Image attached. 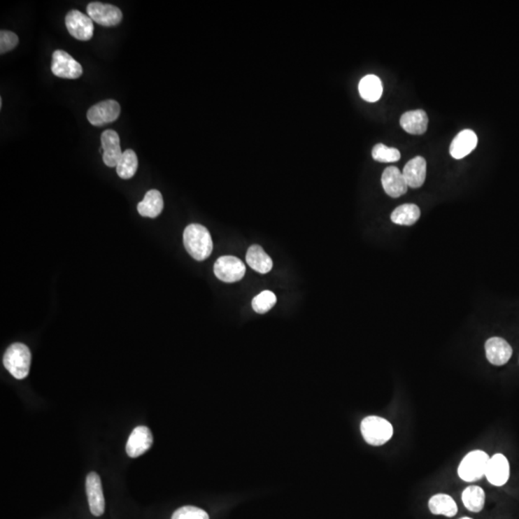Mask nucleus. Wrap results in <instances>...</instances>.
I'll use <instances>...</instances> for the list:
<instances>
[{
  "instance_id": "nucleus-1",
  "label": "nucleus",
  "mask_w": 519,
  "mask_h": 519,
  "mask_svg": "<svg viewBox=\"0 0 519 519\" xmlns=\"http://www.w3.org/2000/svg\"><path fill=\"white\" fill-rule=\"evenodd\" d=\"M185 248L197 261H204L212 254L213 241L209 230L200 225H190L184 231Z\"/></svg>"
},
{
  "instance_id": "nucleus-2",
  "label": "nucleus",
  "mask_w": 519,
  "mask_h": 519,
  "mask_svg": "<svg viewBox=\"0 0 519 519\" xmlns=\"http://www.w3.org/2000/svg\"><path fill=\"white\" fill-rule=\"evenodd\" d=\"M3 364L15 379L27 378L31 364L29 348L23 343L12 344L5 352Z\"/></svg>"
},
{
  "instance_id": "nucleus-3",
  "label": "nucleus",
  "mask_w": 519,
  "mask_h": 519,
  "mask_svg": "<svg viewBox=\"0 0 519 519\" xmlns=\"http://www.w3.org/2000/svg\"><path fill=\"white\" fill-rule=\"evenodd\" d=\"M361 432L364 441L371 446H380L388 443L393 435L392 424L379 416H367L362 421Z\"/></svg>"
},
{
  "instance_id": "nucleus-4",
  "label": "nucleus",
  "mask_w": 519,
  "mask_h": 519,
  "mask_svg": "<svg viewBox=\"0 0 519 519\" xmlns=\"http://www.w3.org/2000/svg\"><path fill=\"white\" fill-rule=\"evenodd\" d=\"M490 459L489 455L484 451L470 452L460 464L458 469L460 478L466 482H474L481 479L485 475Z\"/></svg>"
},
{
  "instance_id": "nucleus-5",
  "label": "nucleus",
  "mask_w": 519,
  "mask_h": 519,
  "mask_svg": "<svg viewBox=\"0 0 519 519\" xmlns=\"http://www.w3.org/2000/svg\"><path fill=\"white\" fill-rule=\"evenodd\" d=\"M246 267L241 260L234 256H223L217 260L214 266L215 276L220 281L235 283L245 277Z\"/></svg>"
},
{
  "instance_id": "nucleus-6",
  "label": "nucleus",
  "mask_w": 519,
  "mask_h": 519,
  "mask_svg": "<svg viewBox=\"0 0 519 519\" xmlns=\"http://www.w3.org/2000/svg\"><path fill=\"white\" fill-rule=\"evenodd\" d=\"M51 71L54 76L66 79H77L83 74L80 64L64 50L54 51Z\"/></svg>"
},
{
  "instance_id": "nucleus-7",
  "label": "nucleus",
  "mask_w": 519,
  "mask_h": 519,
  "mask_svg": "<svg viewBox=\"0 0 519 519\" xmlns=\"http://www.w3.org/2000/svg\"><path fill=\"white\" fill-rule=\"evenodd\" d=\"M120 115L119 102L115 100L108 99L99 102L90 108L87 113V118L94 127H104L108 123L115 122Z\"/></svg>"
},
{
  "instance_id": "nucleus-8",
  "label": "nucleus",
  "mask_w": 519,
  "mask_h": 519,
  "mask_svg": "<svg viewBox=\"0 0 519 519\" xmlns=\"http://www.w3.org/2000/svg\"><path fill=\"white\" fill-rule=\"evenodd\" d=\"M87 12L92 22H96L105 27H115L122 20V13L120 8L112 4L91 2L87 6Z\"/></svg>"
},
{
  "instance_id": "nucleus-9",
  "label": "nucleus",
  "mask_w": 519,
  "mask_h": 519,
  "mask_svg": "<svg viewBox=\"0 0 519 519\" xmlns=\"http://www.w3.org/2000/svg\"><path fill=\"white\" fill-rule=\"evenodd\" d=\"M66 27L69 34L79 41L91 40L94 35V22L89 15L77 10H71L66 15Z\"/></svg>"
},
{
  "instance_id": "nucleus-10",
  "label": "nucleus",
  "mask_w": 519,
  "mask_h": 519,
  "mask_svg": "<svg viewBox=\"0 0 519 519\" xmlns=\"http://www.w3.org/2000/svg\"><path fill=\"white\" fill-rule=\"evenodd\" d=\"M86 492L88 497L90 510L94 516L104 515L105 499L102 490L101 480L96 472H91L86 479Z\"/></svg>"
},
{
  "instance_id": "nucleus-11",
  "label": "nucleus",
  "mask_w": 519,
  "mask_h": 519,
  "mask_svg": "<svg viewBox=\"0 0 519 519\" xmlns=\"http://www.w3.org/2000/svg\"><path fill=\"white\" fill-rule=\"evenodd\" d=\"M153 436L150 429L138 426L132 431L127 443V452L131 458H138L152 446Z\"/></svg>"
},
{
  "instance_id": "nucleus-12",
  "label": "nucleus",
  "mask_w": 519,
  "mask_h": 519,
  "mask_svg": "<svg viewBox=\"0 0 519 519\" xmlns=\"http://www.w3.org/2000/svg\"><path fill=\"white\" fill-rule=\"evenodd\" d=\"M101 148L104 150L102 159L104 164L109 168H117L123 153L119 134L115 130H105L101 135Z\"/></svg>"
},
{
  "instance_id": "nucleus-13",
  "label": "nucleus",
  "mask_w": 519,
  "mask_h": 519,
  "mask_svg": "<svg viewBox=\"0 0 519 519\" xmlns=\"http://www.w3.org/2000/svg\"><path fill=\"white\" fill-rule=\"evenodd\" d=\"M485 355L488 361L495 366H503L510 361L513 355V348L502 338H490L487 341L485 346Z\"/></svg>"
},
{
  "instance_id": "nucleus-14",
  "label": "nucleus",
  "mask_w": 519,
  "mask_h": 519,
  "mask_svg": "<svg viewBox=\"0 0 519 519\" xmlns=\"http://www.w3.org/2000/svg\"><path fill=\"white\" fill-rule=\"evenodd\" d=\"M485 476L490 484L497 487L504 485L508 482L510 477V464L504 455L495 454L490 459Z\"/></svg>"
},
{
  "instance_id": "nucleus-15",
  "label": "nucleus",
  "mask_w": 519,
  "mask_h": 519,
  "mask_svg": "<svg viewBox=\"0 0 519 519\" xmlns=\"http://www.w3.org/2000/svg\"><path fill=\"white\" fill-rule=\"evenodd\" d=\"M382 185L388 195L397 199L408 191V184L397 166H389L382 174Z\"/></svg>"
},
{
  "instance_id": "nucleus-16",
  "label": "nucleus",
  "mask_w": 519,
  "mask_h": 519,
  "mask_svg": "<svg viewBox=\"0 0 519 519\" xmlns=\"http://www.w3.org/2000/svg\"><path fill=\"white\" fill-rule=\"evenodd\" d=\"M477 143L478 137L474 131L464 129L452 141L449 152L454 159L460 160L471 153L476 148Z\"/></svg>"
},
{
  "instance_id": "nucleus-17",
  "label": "nucleus",
  "mask_w": 519,
  "mask_h": 519,
  "mask_svg": "<svg viewBox=\"0 0 519 519\" xmlns=\"http://www.w3.org/2000/svg\"><path fill=\"white\" fill-rule=\"evenodd\" d=\"M426 169L427 164L423 157H415L408 161L402 172L408 186L413 189L422 186L426 179Z\"/></svg>"
},
{
  "instance_id": "nucleus-18",
  "label": "nucleus",
  "mask_w": 519,
  "mask_h": 519,
  "mask_svg": "<svg viewBox=\"0 0 519 519\" xmlns=\"http://www.w3.org/2000/svg\"><path fill=\"white\" fill-rule=\"evenodd\" d=\"M400 125L408 134L422 135L428 127V115L423 110L406 112L400 119Z\"/></svg>"
},
{
  "instance_id": "nucleus-19",
  "label": "nucleus",
  "mask_w": 519,
  "mask_h": 519,
  "mask_svg": "<svg viewBox=\"0 0 519 519\" xmlns=\"http://www.w3.org/2000/svg\"><path fill=\"white\" fill-rule=\"evenodd\" d=\"M138 212L141 217L155 218L164 209V199L160 192L150 190L146 192L145 199L138 204Z\"/></svg>"
},
{
  "instance_id": "nucleus-20",
  "label": "nucleus",
  "mask_w": 519,
  "mask_h": 519,
  "mask_svg": "<svg viewBox=\"0 0 519 519\" xmlns=\"http://www.w3.org/2000/svg\"><path fill=\"white\" fill-rule=\"evenodd\" d=\"M246 262L254 271L261 274H266L271 271L273 263L271 257L267 255L263 248L258 245L251 246L246 253Z\"/></svg>"
},
{
  "instance_id": "nucleus-21",
  "label": "nucleus",
  "mask_w": 519,
  "mask_h": 519,
  "mask_svg": "<svg viewBox=\"0 0 519 519\" xmlns=\"http://www.w3.org/2000/svg\"><path fill=\"white\" fill-rule=\"evenodd\" d=\"M359 92L366 101H378L383 94L382 82L378 76L369 74L360 81Z\"/></svg>"
},
{
  "instance_id": "nucleus-22",
  "label": "nucleus",
  "mask_w": 519,
  "mask_h": 519,
  "mask_svg": "<svg viewBox=\"0 0 519 519\" xmlns=\"http://www.w3.org/2000/svg\"><path fill=\"white\" fill-rule=\"evenodd\" d=\"M429 509L436 516H444L453 518L458 513V507L453 498L447 495H436L429 500Z\"/></svg>"
},
{
  "instance_id": "nucleus-23",
  "label": "nucleus",
  "mask_w": 519,
  "mask_h": 519,
  "mask_svg": "<svg viewBox=\"0 0 519 519\" xmlns=\"http://www.w3.org/2000/svg\"><path fill=\"white\" fill-rule=\"evenodd\" d=\"M420 218V209L415 204H403L393 211L390 220L395 225H413Z\"/></svg>"
},
{
  "instance_id": "nucleus-24",
  "label": "nucleus",
  "mask_w": 519,
  "mask_h": 519,
  "mask_svg": "<svg viewBox=\"0 0 519 519\" xmlns=\"http://www.w3.org/2000/svg\"><path fill=\"white\" fill-rule=\"evenodd\" d=\"M464 507L472 513L481 512L485 506V492L478 485H470L462 495Z\"/></svg>"
},
{
  "instance_id": "nucleus-25",
  "label": "nucleus",
  "mask_w": 519,
  "mask_h": 519,
  "mask_svg": "<svg viewBox=\"0 0 519 519\" xmlns=\"http://www.w3.org/2000/svg\"><path fill=\"white\" fill-rule=\"evenodd\" d=\"M137 169L138 157L132 149H127L122 153V158L118 164V176L122 179H130L135 176Z\"/></svg>"
},
{
  "instance_id": "nucleus-26",
  "label": "nucleus",
  "mask_w": 519,
  "mask_h": 519,
  "mask_svg": "<svg viewBox=\"0 0 519 519\" xmlns=\"http://www.w3.org/2000/svg\"><path fill=\"white\" fill-rule=\"evenodd\" d=\"M372 157L375 161L381 163H393L400 160L401 154L397 148H388L383 143H378L372 149Z\"/></svg>"
},
{
  "instance_id": "nucleus-27",
  "label": "nucleus",
  "mask_w": 519,
  "mask_h": 519,
  "mask_svg": "<svg viewBox=\"0 0 519 519\" xmlns=\"http://www.w3.org/2000/svg\"><path fill=\"white\" fill-rule=\"evenodd\" d=\"M276 295L271 290H264L261 294L254 297L253 300V308L256 313H266L276 304Z\"/></svg>"
},
{
  "instance_id": "nucleus-28",
  "label": "nucleus",
  "mask_w": 519,
  "mask_h": 519,
  "mask_svg": "<svg viewBox=\"0 0 519 519\" xmlns=\"http://www.w3.org/2000/svg\"><path fill=\"white\" fill-rule=\"evenodd\" d=\"M171 519H210L208 513L202 509L194 506H185L178 509L171 516Z\"/></svg>"
},
{
  "instance_id": "nucleus-29",
  "label": "nucleus",
  "mask_w": 519,
  "mask_h": 519,
  "mask_svg": "<svg viewBox=\"0 0 519 519\" xmlns=\"http://www.w3.org/2000/svg\"><path fill=\"white\" fill-rule=\"evenodd\" d=\"M19 43V38L14 32L1 30L0 32V53L4 54L14 50Z\"/></svg>"
},
{
  "instance_id": "nucleus-30",
  "label": "nucleus",
  "mask_w": 519,
  "mask_h": 519,
  "mask_svg": "<svg viewBox=\"0 0 519 519\" xmlns=\"http://www.w3.org/2000/svg\"><path fill=\"white\" fill-rule=\"evenodd\" d=\"M462 519H472V518H462Z\"/></svg>"
}]
</instances>
